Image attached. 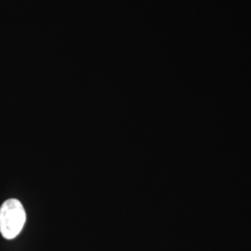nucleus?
I'll use <instances>...</instances> for the list:
<instances>
[{
  "label": "nucleus",
  "mask_w": 251,
  "mask_h": 251,
  "mask_svg": "<svg viewBox=\"0 0 251 251\" xmlns=\"http://www.w3.org/2000/svg\"><path fill=\"white\" fill-rule=\"evenodd\" d=\"M26 222L25 210L17 199H9L0 207V233L6 239H13L22 232Z\"/></svg>",
  "instance_id": "f257e3e1"
}]
</instances>
